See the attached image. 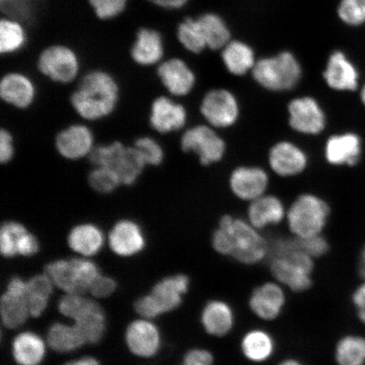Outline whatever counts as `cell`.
I'll list each match as a JSON object with an SVG mask.
<instances>
[{
  "label": "cell",
  "instance_id": "cell-1",
  "mask_svg": "<svg viewBox=\"0 0 365 365\" xmlns=\"http://www.w3.org/2000/svg\"><path fill=\"white\" fill-rule=\"evenodd\" d=\"M120 96V83L112 73L102 68H91L81 76L70 104L81 120L98 122L116 111Z\"/></svg>",
  "mask_w": 365,
  "mask_h": 365
},
{
  "label": "cell",
  "instance_id": "cell-2",
  "mask_svg": "<svg viewBox=\"0 0 365 365\" xmlns=\"http://www.w3.org/2000/svg\"><path fill=\"white\" fill-rule=\"evenodd\" d=\"M91 166H104L115 172L123 186L131 187L139 181L147 168L133 145L120 140L97 145L89 157Z\"/></svg>",
  "mask_w": 365,
  "mask_h": 365
},
{
  "label": "cell",
  "instance_id": "cell-3",
  "mask_svg": "<svg viewBox=\"0 0 365 365\" xmlns=\"http://www.w3.org/2000/svg\"><path fill=\"white\" fill-rule=\"evenodd\" d=\"M251 73L262 88L275 93L293 90L303 75L299 59L290 51L258 59Z\"/></svg>",
  "mask_w": 365,
  "mask_h": 365
},
{
  "label": "cell",
  "instance_id": "cell-4",
  "mask_svg": "<svg viewBox=\"0 0 365 365\" xmlns=\"http://www.w3.org/2000/svg\"><path fill=\"white\" fill-rule=\"evenodd\" d=\"M62 316L72 319L88 344H97L106 331V317L101 305L83 294H67L58 301Z\"/></svg>",
  "mask_w": 365,
  "mask_h": 365
},
{
  "label": "cell",
  "instance_id": "cell-5",
  "mask_svg": "<svg viewBox=\"0 0 365 365\" xmlns=\"http://www.w3.org/2000/svg\"><path fill=\"white\" fill-rule=\"evenodd\" d=\"M39 74L54 84L67 86L79 80L81 59L78 52L66 43H49L36 58Z\"/></svg>",
  "mask_w": 365,
  "mask_h": 365
},
{
  "label": "cell",
  "instance_id": "cell-6",
  "mask_svg": "<svg viewBox=\"0 0 365 365\" xmlns=\"http://www.w3.org/2000/svg\"><path fill=\"white\" fill-rule=\"evenodd\" d=\"M189 287V277L184 274L164 277L153 286L150 294L135 301V312L148 319L171 312L182 304V297L188 292Z\"/></svg>",
  "mask_w": 365,
  "mask_h": 365
},
{
  "label": "cell",
  "instance_id": "cell-7",
  "mask_svg": "<svg viewBox=\"0 0 365 365\" xmlns=\"http://www.w3.org/2000/svg\"><path fill=\"white\" fill-rule=\"evenodd\" d=\"M54 286L67 294H84L101 274L97 264L86 258L61 259L46 264Z\"/></svg>",
  "mask_w": 365,
  "mask_h": 365
},
{
  "label": "cell",
  "instance_id": "cell-8",
  "mask_svg": "<svg viewBox=\"0 0 365 365\" xmlns=\"http://www.w3.org/2000/svg\"><path fill=\"white\" fill-rule=\"evenodd\" d=\"M330 215L329 205L313 194H303L297 198L287 212L289 230L298 238L321 235Z\"/></svg>",
  "mask_w": 365,
  "mask_h": 365
},
{
  "label": "cell",
  "instance_id": "cell-9",
  "mask_svg": "<svg viewBox=\"0 0 365 365\" xmlns=\"http://www.w3.org/2000/svg\"><path fill=\"white\" fill-rule=\"evenodd\" d=\"M219 227L230 235L232 245L231 257L242 264H252L262 261L268 252V245L258 230L250 222L225 215Z\"/></svg>",
  "mask_w": 365,
  "mask_h": 365
},
{
  "label": "cell",
  "instance_id": "cell-10",
  "mask_svg": "<svg viewBox=\"0 0 365 365\" xmlns=\"http://www.w3.org/2000/svg\"><path fill=\"white\" fill-rule=\"evenodd\" d=\"M180 145L182 152L196 155L203 166L220 162L226 153L225 140L209 125H198L185 130Z\"/></svg>",
  "mask_w": 365,
  "mask_h": 365
},
{
  "label": "cell",
  "instance_id": "cell-11",
  "mask_svg": "<svg viewBox=\"0 0 365 365\" xmlns=\"http://www.w3.org/2000/svg\"><path fill=\"white\" fill-rule=\"evenodd\" d=\"M96 145L94 132L86 122L63 127L54 137L56 153L68 162L89 158Z\"/></svg>",
  "mask_w": 365,
  "mask_h": 365
},
{
  "label": "cell",
  "instance_id": "cell-12",
  "mask_svg": "<svg viewBox=\"0 0 365 365\" xmlns=\"http://www.w3.org/2000/svg\"><path fill=\"white\" fill-rule=\"evenodd\" d=\"M200 111L207 125L215 129H226L238 121L240 104L230 91L212 89L204 96Z\"/></svg>",
  "mask_w": 365,
  "mask_h": 365
},
{
  "label": "cell",
  "instance_id": "cell-13",
  "mask_svg": "<svg viewBox=\"0 0 365 365\" xmlns=\"http://www.w3.org/2000/svg\"><path fill=\"white\" fill-rule=\"evenodd\" d=\"M165 39L156 26L137 27L130 46V61L141 68L157 67L165 59Z\"/></svg>",
  "mask_w": 365,
  "mask_h": 365
},
{
  "label": "cell",
  "instance_id": "cell-14",
  "mask_svg": "<svg viewBox=\"0 0 365 365\" xmlns=\"http://www.w3.org/2000/svg\"><path fill=\"white\" fill-rule=\"evenodd\" d=\"M188 121V112L180 103L168 95L158 96L150 104L148 123L150 129L159 135L180 131Z\"/></svg>",
  "mask_w": 365,
  "mask_h": 365
},
{
  "label": "cell",
  "instance_id": "cell-15",
  "mask_svg": "<svg viewBox=\"0 0 365 365\" xmlns=\"http://www.w3.org/2000/svg\"><path fill=\"white\" fill-rule=\"evenodd\" d=\"M38 94L36 82L25 72L8 71L0 79V98L7 106L17 110H27L33 107Z\"/></svg>",
  "mask_w": 365,
  "mask_h": 365
},
{
  "label": "cell",
  "instance_id": "cell-16",
  "mask_svg": "<svg viewBox=\"0 0 365 365\" xmlns=\"http://www.w3.org/2000/svg\"><path fill=\"white\" fill-rule=\"evenodd\" d=\"M156 76L163 88L173 98H182L193 91L196 76L185 59L171 57L164 59L156 68Z\"/></svg>",
  "mask_w": 365,
  "mask_h": 365
},
{
  "label": "cell",
  "instance_id": "cell-17",
  "mask_svg": "<svg viewBox=\"0 0 365 365\" xmlns=\"http://www.w3.org/2000/svg\"><path fill=\"white\" fill-rule=\"evenodd\" d=\"M287 113L290 127L299 134L317 135L325 130L326 114L312 97L305 96L291 100Z\"/></svg>",
  "mask_w": 365,
  "mask_h": 365
},
{
  "label": "cell",
  "instance_id": "cell-18",
  "mask_svg": "<svg viewBox=\"0 0 365 365\" xmlns=\"http://www.w3.org/2000/svg\"><path fill=\"white\" fill-rule=\"evenodd\" d=\"M40 250L38 238L23 223L4 222L0 228V252L4 257H34Z\"/></svg>",
  "mask_w": 365,
  "mask_h": 365
},
{
  "label": "cell",
  "instance_id": "cell-19",
  "mask_svg": "<svg viewBox=\"0 0 365 365\" xmlns=\"http://www.w3.org/2000/svg\"><path fill=\"white\" fill-rule=\"evenodd\" d=\"M26 281L14 277L0 299L2 323L8 329H17L26 322L30 312L26 299Z\"/></svg>",
  "mask_w": 365,
  "mask_h": 365
},
{
  "label": "cell",
  "instance_id": "cell-20",
  "mask_svg": "<svg viewBox=\"0 0 365 365\" xmlns=\"http://www.w3.org/2000/svg\"><path fill=\"white\" fill-rule=\"evenodd\" d=\"M109 247L121 257H130L141 252L147 245L143 227L130 218L117 221L108 234Z\"/></svg>",
  "mask_w": 365,
  "mask_h": 365
},
{
  "label": "cell",
  "instance_id": "cell-21",
  "mask_svg": "<svg viewBox=\"0 0 365 365\" xmlns=\"http://www.w3.org/2000/svg\"><path fill=\"white\" fill-rule=\"evenodd\" d=\"M268 163L277 175L293 177L307 170L308 157L299 145L291 141L282 140L271 148Z\"/></svg>",
  "mask_w": 365,
  "mask_h": 365
},
{
  "label": "cell",
  "instance_id": "cell-22",
  "mask_svg": "<svg viewBox=\"0 0 365 365\" xmlns=\"http://www.w3.org/2000/svg\"><path fill=\"white\" fill-rule=\"evenodd\" d=\"M230 185L236 197L251 202L266 194L269 176L262 168L241 166L232 172Z\"/></svg>",
  "mask_w": 365,
  "mask_h": 365
},
{
  "label": "cell",
  "instance_id": "cell-23",
  "mask_svg": "<svg viewBox=\"0 0 365 365\" xmlns=\"http://www.w3.org/2000/svg\"><path fill=\"white\" fill-rule=\"evenodd\" d=\"M128 349L137 357L149 359L158 353L161 335L158 327L148 319H139L130 323L125 331Z\"/></svg>",
  "mask_w": 365,
  "mask_h": 365
},
{
  "label": "cell",
  "instance_id": "cell-24",
  "mask_svg": "<svg viewBox=\"0 0 365 365\" xmlns=\"http://www.w3.org/2000/svg\"><path fill=\"white\" fill-rule=\"evenodd\" d=\"M324 79L330 88L336 91H354L358 86V71L341 51L332 53L328 58Z\"/></svg>",
  "mask_w": 365,
  "mask_h": 365
},
{
  "label": "cell",
  "instance_id": "cell-25",
  "mask_svg": "<svg viewBox=\"0 0 365 365\" xmlns=\"http://www.w3.org/2000/svg\"><path fill=\"white\" fill-rule=\"evenodd\" d=\"M284 304V291L272 282L258 287L251 294L250 299L251 310L264 321H272L277 318Z\"/></svg>",
  "mask_w": 365,
  "mask_h": 365
},
{
  "label": "cell",
  "instance_id": "cell-26",
  "mask_svg": "<svg viewBox=\"0 0 365 365\" xmlns=\"http://www.w3.org/2000/svg\"><path fill=\"white\" fill-rule=\"evenodd\" d=\"M103 232L93 222H81L71 227L67 236V243L75 252L85 257H93L104 245Z\"/></svg>",
  "mask_w": 365,
  "mask_h": 365
},
{
  "label": "cell",
  "instance_id": "cell-27",
  "mask_svg": "<svg viewBox=\"0 0 365 365\" xmlns=\"http://www.w3.org/2000/svg\"><path fill=\"white\" fill-rule=\"evenodd\" d=\"M287 215L282 200L275 195H267L251 202L248 208V218L251 225L262 230L276 225L284 220Z\"/></svg>",
  "mask_w": 365,
  "mask_h": 365
},
{
  "label": "cell",
  "instance_id": "cell-28",
  "mask_svg": "<svg viewBox=\"0 0 365 365\" xmlns=\"http://www.w3.org/2000/svg\"><path fill=\"white\" fill-rule=\"evenodd\" d=\"M360 140L352 133L336 135L327 140L325 147L327 161L332 165L353 166L360 156Z\"/></svg>",
  "mask_w": 365,
  "mask_h": 365
},
{
  "label": "cell",
  "instance_id": "cell-29",
  "mask_svg": "<svg viewBox=\"0 0 365 365\" xmlns=\"http://www.w3.org/2000/svg\"><path fill=\"white\" fill-rule=\"evenodd\" d=\"M221 57L227 71L236 76L248 74L257 62L253 48L240 40H231L222 49Z\"/></svg>",
  "mask_w": 365,
  "mask_h": 365
},
{
  "label": "cell",
  "instance_id": "cell-30",
  "mask_svg": "<svg viewBox=\"0 0 365 365\" xmlns=\"http://www.w3.org/2000/svg\"><path fill=\"white\" fill-rule=\"evenodd\" d=\"M202 323L205 331L210 335L225 336L234 327V312L223 301H210L202 310Z\"/></svg>",
  "mask_w": 365,
  "mask_h": 365
},
{
  "label": "cell",
  "instance_id": "cell-31",
  "mask_svg": "<svg viewBox=\"0 0 365 365\" xmlns=\"http://www.w3.org/2000/svg\"><path fill=\"white\" fill-rule=\"evenodd\" d=\"M27 25L11 17L0 18V53L12 56L19 53L29 43Z\"/></svg>",
  "mask_w": 365,
  "mask_h": 365
},
{
  "label": "cell",
  "instance_id": "cell-32",
  "mask_svg": "<svg viewBox=\"0 0 365 365\" xmlns=\"http://www.w3.org/2000/svg\"><path fill=\"white\" fill-rule=\"evenodd\" d=\"M46 354L44 341L36 333L21 332L12 342V355L20 365H39Z\"/></svg>",
  "mask_w": 365,
  "mask_h": 365
},
{
  "label": "cell",
  "instance_id": "cell-33",
  "mask_svg": "<svg viewBox=\"0 0 365 365\" xmlns=\"http://www.w3.org/2000/svg\"><path fill=\"white\" fill-rule=\"evenodd\" d=\"M53 282L45 272L26 281V299L31 317L38 318L44 313L53 294Z\"/></svg>",
  "mask_w": 365,
  "mask_h": 365
},
{
  "label": "cell",
  "instance_id": "cell-34",
  "mask_svg": "<svg viewBox=\"0 0 365 365\" xmlns=\"http://www.w3.org/2000/svg\"><path fill=\"white\" fill-rule=\"evenodd\" d=\"M47 341L49 348L59 354L74 352L86 344L84 336L74 324L67 325L61 322L49 327Z\"/></svg>",
  "mask_w": 365,
  "mask_h": 365
},
{
  "label": "cell",
  "instance_id": "cell-35",
  "mask_svg": "<svg viewBox=\"0 0 365 365\" xmlns=\"http://www.w3.org/2000/svg\"><path fill=\"white\" fill-rule=\"evenodd\" d=\"M273 276L295 292L307 291L312 285L310 274L284 257L274 258L271 264Z\"/></svg>",
  "mask_w": 365,
  "mask_h": 365
},
{
  "label": "cell",
  "instance_id": "cell-36",
  "mask_svg": "<svg viewBox=\"0 0 365 365\" xmlns=\"http://www.w3.org/2000/svg\"><path fill=\"white\" fill-rule=\"evenodd\" d=\"M207 48L222 50L230 42L231 31L223 18L216 13L207 12L197 16Z\"/></svg>",
  "mask_w": 365,
  "mask_h": 365
},
{
  "label": "cell",
  "instance_id": "cell-37",
  "mask_svg": "<svg viewBox=\"0 0 365 365\" xmlns=\"http://www.w3.org/2000/svg\"><path fill=\"white\" fill-rule=\"evenodd\" d=\"M178 42L187 52L199 54L207 48L197 17L186 16L176 26Z\"/></svg>",
  "mask_w": 365,
  "mask_h": 365
},
{
  "label": "cell",
  "instance_id": "cell-38",
  "mask_svg": "<svg viewBox=\"0 0 365 365\" xmlns=\"http://www.w3.org/2000/svg\"><path fill=\"white\" fill-rule=\"evenodd\" d=\"M242 351L250 361L261 363L271 357L275 349L272 337L262 330L250 331L244 336Z\"/></svg>",
  "mask_w": 365,
  "mask_h": 365
},
{
  "label": "cell",
  "instance_id": "cell-39",
  "mask_svg": "<svg viewBox=\"0 0 365 365\" xmlns=\"http://www.w3.org/2000/svg\"><path fill=\"white\" fill-rule=\"evenodd\" d=\"M335 359L339 365H365V336L341 337L336 346Z\"/></svg>",
  "mask_w": 365,
  "mask_h": 365
},
{
  "label": "cell",
  "instance_id": "cell-40",
  "mask_svg": "<svg viewBox=\"0 0 365 365\" xmlns=\"http://www.w3.org/2000/svg\"><path fill=\"white\" fill-rule=\"evenodd\" d=\"M88 182L91 190L103 195H111L123 186L117 173L104 166H93L88 172Z\"/></svg>",
  "mask_w": 365,
  "mask_h": 365
},
{
  "label": "cell",
  "instance_id": "cell-41",
  "mask_svg": "<svg viewBox=\"0 0 365 365\" xmlns=\"http://www.w3.org/2000/svg\"><path fill=\"white\" fill-rule=\"evenodd\" d=\"M86 2L96 19L109 22L124 15L130 6V0H86Z\"/></svg>",
  "mask_w": 365,
  "mask_h": 365
},
{
  "label": "cell",
  "instance_id": "cell-42",
  "mask_svg": "<svg viewBox=\"0 0 365 365\" xmlns=\"http://www.w3.org/2000/svg\"><path fill=\"white\" fill-rule=\"evenodd\" d=\"M40 0H0L1 16L30 23L38 14Z\"/></svg>",
  "mask_w": 365,
  "mask_h": 365
},
{
  "label": "cell",
  "instance_id": "cell-43",
  "mask_svg": "<svg viewBox=\"0 0 365 365\" xmlns=\"http://www.w3.org/2000/svg\"><path fill=\"white\" fill-rule=\"evenodd\" d=\"M138 150L147 167L156 168L161 166L165 159V150L161 143L150 135L137 137L132 143Z\"/></svg>",
  "mask_w": 365,
  "mask_h": 365
},
{
  "label": "cell",
  "instance_id": "cell-44",
  "mask_svg": "<svg viewBox=\"0 0 365 365\" xmlns=\"http://www.w3.org/2000/svg\"><path fill=\"white\" fill-rule=\"evenodd\" d=\"M337 14L346 25H361L365 22V0H341Z\"/></svg>",
  "mask_w": 365,
  "mask_h": 365
},
{
  "label": "cell",
  "instance_id": "cell-45",
  "mask_svg": "<svg viewBox=\"0 0 365 365\" xmlns=\"http://www.w3.org/2000/svg\"><path fill=\"white\" fill-rule=\"evenodd\" d=\"M295 240L297 247L312 258L323 257L329 251V244L321 235L309 237V238L296 237Z\"/></svg>",
  "mask_w": 365,
  "mask_h": 365
},
{
  "label": "cell",
  "instance_id": "cell-46",
  "mask_svg": "<svg viewBox=\"0 0 365 365\" xmlns=\"http://www.w3.org/2000/svg\"><path fill=\"white\" fill-rule=\"evenodd\" d=\"M16 156V140L12 132L7 128L0 130V163L3 165L11 163Z\"/></svg>",
  "mask_w": 365,
  "mask_h": 365
},
{
  "label": "cell",
  "instance_id": "cell-47",
  "mask_svg": "<svg viewBox=\"0 0 365 365\" xmlns=\"http://www.w3.org/2000/svg\"><path fill=\"white\" fill-rule=\"evenodd\" d=\"M117 289V282L113 277L100 274L91 285L88 293L96 299H106Z\"/></svg>",
  "mask_w": 365,
  "mask_h": 365
},
{
  "label": "cell",
  "instance_id": "cell-48",
  "mask_svg": "<svg viewBox=\"0 0 365 365\" xmlns=\"http://www.w3.org/2000/svg\"><path fill=\"white\" fill-rule=\"evenodd\" d=\"M213 356L207 350L191 349L185 355L181 365H213Z\"/></svg>",
  "mask_w": 365,
  "mask_h": 365
},
{
  "label": "cell",
  "instance_id": "cell-49",
  "mask_svg": "<svg viewBox=\"0 0 365 365\" xmlns=\"http://www.w3.org/2000/svg\"><path fill=\"white\" fill-rule=\"evenodd\" d=\"M352 302L358 319L365 326V280L354 291Z\"/></svg>",
  "mask_w": 365,
  "mask_h": 365
},
{
  "label": "cell",
  "instance_id": "cell-50",
  "mask_svg": "<svg viewBox=\"0 0 365 365\" xmlns=\"http://www.w3.org/2000/svg\"><path fill=\"white\" fill-rule=\"evenodd\" d=\"M150 6L166 11L182 10L190 2V0H145Z\"/></svg>",
  "mask_w": 365,
  "mask_h": 365
},
{
  "label": "cell",
  "instance_id": "cell-51",
  "mask_svg": "<svg viewBox=\"0 0 365 365\" xmlns=\"http://www.w3.org/2000/svg\"><path fill=\"white\" fill-rule=\"evenodd\" d=\"M65 365H101L98 360L93 357H82L78 359L72 360V361L66 363Z\"/></svg>",
  "mask_w": 365,
  "mask_h": 365
},
{
  "label": "cell",
  "instance_id": "cell-52",
  "mask_svg": "<svg viewBox=\"0 0 365 365\" xmlns=\"http://www.w3.org/2000/svg\"><path fill=\"white\" fill-rule=\"evenodd\" d=\"M359 274L365 280V245L361 252H360L359 258Z\"/></svg>",
  "mask_w": 365,
  "mask_h": 365
},
{
  "label": "cell",
  "instance_id": "cell-53",
  "mask_svg": "<svg viewBox=\"0 0 365 365\" xmlns=\"http://www.w3.org/2000/svg\"><path fill=\"white\" fill-rule=\"evenodd\" d=\"M278 365H304L298 361V360L295 359H287L284 361H282L281 364Z\"/></svg>",
  "mask_w": 365,
  "mask_h": 365
},
{
  "label": "cell",
  "instance_id": "cell-54",
  "mask_svg": "<svg viewBox=\"0 0 365 365\" xmlns=\"http://www.w3.org/2000/svg\"><path fill=\"white\" fill-rule=\"evenodd\" d=\"M361 98H362V101L363 103H364L365 105V86H364V88L362 90V93H361Z\"/></svg>",
  "mask_w": 365,
  "mask_h": 365
}]
</instances>
